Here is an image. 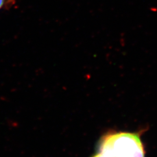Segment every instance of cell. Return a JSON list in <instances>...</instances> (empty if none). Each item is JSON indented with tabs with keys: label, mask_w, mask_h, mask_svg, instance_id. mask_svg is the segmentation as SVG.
Returning a JSON list of instances; mask_svg holds the SVG:
<instances>
[{
	"label": "cell",
	"mask_w": 157,
	"mask_h": 157,
	"mask_svg": "<svg viewBox=\"0 0 157 157\" xmlns=\"http://www.w3.org/2000/svg\"><path fill=\"white\" fill-rule=\"evenodd\" d=\"M100 152L112 157H144L140 137L130 133L107 135L102 140Z\"/></svg>",
	"instance_id": "obj_1"
},
{
	"label": "cell",
	"mask_w": 157,
	"mask_h": 157,
	"mask_svg": "<svg viewBox=\"0 0 157 157\" xmlns=\"http://www.w3.org/2000/svg\"><path fill=\"white\" fill-rule=\"evenodd\" d=\"M111 157L110 155H109L108 154H107L105 153H104V152H100L99 154L95 155L94 157Z\"/></svg>",
	"instance_id": "obj_2"
},
{
	"label": "cell",
	"mask_w": 157,
	"mask_h": 157,
	"mask_svg": "<svg viewBox=\"0 0 157 157\" xmlns=\"http://www.w3.org/2000/svg\"><path fill=\"white\" fill-rule=\"evenodd\" d=\"M5 4V0H0V9H1Z\"/></svg>",
	"instance_id": "obj_3"
},
{
	"label": "cell",
	"mask_w": 157,
	"mask_h": 157,
	"mask_svg": "<svg viewBox=\"0 0 157 157\" xmlns=\"http://www.w3.org/2000/svg\"></svg>",
	"instance_id": "obj_4"
}]
</instances>
